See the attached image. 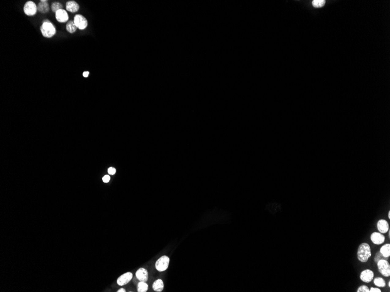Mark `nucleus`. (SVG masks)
I'll return each mask as SVG.
<instances>
[{
    "label": "nucleus",
    "mask_w": 390,
    "mask_h": 292,
    "mask_svg": "<svg viewBox=\"0 0 390 292\" xmlns=\"http://www.w3.org/2000/svg\"><path fill=\"white\" fill-rule=\"evenodd\" d=\"M371 247L367 243H363L360 244L358 249L357 257L358 260L362 262H367L371 257Z\"/></svg>",
    "instance_id": "obj_1"
},
{
    "label": "nucleus",
    "mask_w": 390,
    "mask_h": 292,
    "mask_svg": "<svg viewBox=\"0 0 390 292\" xmlns=\"http://www.w3.org/2000/svg\"><path fill=\"white\" fill-rule=\"evenodd\" d=\"M40 29L43 36L46 38H51L56 33V29L55 26L47 19L44 20Z\"/></svg>",
    "instance_id": "obj_2"
},
{
    "label": "nucleus",
    "mask_w": 390,
    "mask_h": 292,
    "mask_svg": "<svg viewBox=\"0 0 390 292\" xmlns=\"http://www.w3.org/2000/svg\"><path fill=\"white\" fill-rule=\"evenodd\" d=\"M378 270L384 277H389L390 276V263L384 259H381L377 262Z\"/></svg>",
    "instance_id": "obj_3"
},
{
    "label": "nucleus",
    "mask_w": 390,
    "mask_h": 292,
    "mask_svg": "<svg viewBox=\"0 0 390 292\" xmlns=\"http://www.w3.org/2000/svg\"><path fill=\"white\" fill-rule=\"evenodd\" d=\"M38 11V5L32 1H27L24 6V12L27 16H34Z\"/></svg>",
    "instance_id": "obj_4"
},
{
    "label": "nucleus",
    "mask_w": 390,
    "mask_h": 292,
    "mask_svg": "<svg viewBox=\"0 0 390 292\" xmlns=\"http://www.w3.org/2000/svg\"><path fill=\"white\" fill-rule=\"evenodd\" d=\"M170 258L167 256L164 255L157 261L156 263V268L159 272H163L168 268Z\"/></svg>",
    "instance_id": "obj_5"
},
{
    "label": "nucleus",
    "mask_w": 390,
    "mask_h": 292,
    "mask_svg": "<svg viewBox=\"0 0 390 292\" xmlns=\"http://www.w3.org/2000/svg\"><path fill=\"white\" fill-rule=\"evenodd\" d=\"M73 20L77 29L80 30H84L88 26V20L82 15H76Z\"/></svg>",
    "instance_id": "obj_6"
},
{
    "label": "nucleus",
    "mask_w": 390,
    "mask_h": 292,
    "mask_svg": "<svg viewBox=\"0 0 390 292\" xmlns=\"http://www.w3.org/2000/svg\"><path fill=\"white\" fill-rule=\"evenodd\" d=\"M374 276V272L371 271V269H367L361 272L360 275V279L362 282L368 283H370L373 280Z\"/></svg>",
    "instance_id": "obj_7"
},
{
    "label": "nucleus",
    "mask_w": 390,
    "mask_h": 292,
    "mask_svg": "<svg viewBox=\"0 0 390 292\" xmlns=\"http://www.w3.org/2000/svg\"><path fill=\"white\" fill-rule=\"evenodd\" d=\"M371 242L376 245H381L383 244L385 237L383 234L380 232H373L370 235Z\"/></svg>",
    "instance_id": "obj_8"
},
{
    "label": "nucleus",
    "mask_w": 390,
    "mask_h": 292,
    "mask_svg": "<svg viewBox=\"0 0 390 292\" xmlns=\"http://www.w3.org/2000/svg\"><path fill=\"white\" fill-rule=\"evenodd\" d=\"M55 17L57 20L60 23H64L69 20V15L67 11L63 9H60L55 13Z\"/></svg>",
    "instance_id": "obj_9"
},
{
    "label": "nucleus",
    "mask_w": 390,
    "mask_h": 292,
    "mask_svg": "<svg viewBox=\"0 0 390 292\" xmlns=\"http://www.w3.org/2000/svg\"><path fill=\"white\" fill-rule=\"evenodd\" d=\"M133 274L131 272H126L121 275L117 280V283L119 286H124L127 284L132 279Z\"/></svg>",
    "instance_id": "obj_10"
},
{
    "label": "nucleus",
    "mask_w": 390,
    "mask_h": 292,
    "mask_svg": "<svg viewBox=\"0 0 390 292\" xmlns=\"http://www.w3.org/2000/svg\"><path fill=\"white\" fill-rule=\"evenodd\" d=\"M377 228L380 233L384 234L388 232L389 229V224L385 219H380L377 223Z\"/></svg>",
    "instance_id": "obj_11"
},
{
    "label": "nucleus",
    "mask_w": 390,
    "mask_h": 292,
    "mask_svg": "<svg viewBox=\"0 0 390 292\" xmlns=\"http://www.w3.org/2000/svg\"><path fill=\"white\" fill-rule=\"evenodd\" d=\"M136 276L137 278V279L140 280V282H145L148 280V272L147 271L143 268H141L139 269L136 273Z\"/></svg>",
    "instance_id": "obj_12"
},
{
    "label": "nucleus",
    "mask_w": 390,
    "mask_h": 292,
    "mask_svg": "<svg viewBox=\"0 0 390 292\" xmlns=\"http://www.w3.org/2000/svg\"><path fill=\"white\" fill-rule=\"evenodd\" d=\"M66 8L67 11L70 13H75L80 9V5L75 1H69L66 2Z\"/></svg>",
    "instance_id": "obj_13"
},
{
    "label": "nucleus",
    "mask_w": 390,
    "mask_h": 292,
    "mask_svg": "<svg viewBox=\"0 0 390 292\" xmlns=\"http://www.w3.org/2000/svg\"><path fill=\"white\" fill-rule=\"evenodd\" d=\"M49 9H50V6H49V3L47 2V1L42 0L38 4V11H39L40 13H46L49 11Z\"/></svg>",
    "instance_id": "obj_14"
},
{
    "label": "nucleus",
    "mask_w": 390,
    "mask_h": 292,
    "mask_svg": "<svg viewBox=\"0 0 390 292\" xmlns=\"http://www.w3.org/2000/svg\"><path fill=\"white\" fill-rule=\"evenodd\" d=\"M380 253L382 255V256L385 258H389L390 256V244H385L380 248Z\"/></svg>",
    "instance_id": "obj_15"
},
{
    "label": "nucleus",
    "mask_w": 390,
    "mask_h": 292,
    "mask_svg": "<svg viewBox=\"0 0 390 292\" xmlns=\"http://www.w3.org/2000/svg\"><path fill=\"white\" fill-rule=\"evenodd\" d=\"M152 288L156 292H162L164 289V283L163 280L161 279L156 280L152 285Z\"/></svg>",
    "instance_id": "obj_16"
},
{
    "label": "nucleus",
    "mask_w": 390,
    "mask_h": 292,
    "mask_svg": "<svg viewBox=\"0 0 390 292\" xmlns=\"http://www.w3.org/2000/svg\"><path fill=\"white\" fill-rule=\"evenodd\" d=\"M77 29V27H76L73 20H70L69 21H68L66 25V30L67 32L69 33H74V32H76Z\"/></svg>",
    "instance_id": "obj_17"
},
{
    "label": "nucleus",
    "mask_w": 390,
    "mask_h": 292,
    "mask_svg": "<svg viewBox=\"0 0 390 292\" xmlns=\"http://www.w3.org/2000/svg\"><path fill=\"white\" fill-rule=\"evenodd\" d=\"M374 284L378 287H384L386 286V283L385 280L381 277H377L373 280Z\"/></svg>",
    "instance_id": "obj_18"
},
{
    "label": "nucleus",
    "mask_w": 390,
    "mask_h": 292,
    "mask_svg": "<svg viewBox=\"0 0 390 292\" xmlns=\"http://www.w3.org/2000/svg\"><path fill=\"white\" fill-rule=\"evenodd\" d=\"M51 9L53 13H56L60 9H63V5L59 2H53L51 5Z\"/></svg>",
    "instance_id": "obj_19"
},
{
    "label": "nucleus",
    "mask_w": 390,
    "mask_h": 292,
    "mask_svg": "<svg viewBox=\"0 0 390 292\" xmlns=\"http://www.w3.org/2000/svg\"><path fill=\"white\" fill-rule=\"evenodd\" d=\"M148 286L144 282H140L137 285V292H146L148 290Z\"/></svg>",
    "instance_id": "obj_20"
},
{
    "label": "nucleus",
    "mask_w": 390,
    "mask_h": 292,
    "mask_svg": "<svg viewBox=\"0 0 390 292\" xmlns=\"http://www.w3.org/2000/svg\"><path fill=\"white\" fill-rule=\"evenodd\" d=\"M313 5L315 8H321L325 4V1L324 0H314L312 2Z\"/></svg>",
    "instance_id": "obj_21"
},
{
    "label": "nucleus",
    "mask_w": 390,
    "mask_h": 292,
    "mask_svg": "<svg viewBox=\"0 0 390 292\" xmlns=\"http://www.w3.org/2000/svg\"><path fill=\"white\" fill-rule=\"evenodd\" d=\"M357 292H369V288L368 286L366 285H362L360 286L357 290Z\"/></svg>",
    "instance_id": "obj_22"
},
{
    "label": "nucleus",
    "mask_w": 390,
    "mask_h": 292,
    "mask_svg": "<svg viewBox=\"0 0 390 292\" xmlns=\"http://www.w3.org/2000/svg\"><path fill=\"white\" fill-rule=\"evenodd\" d=\"M381 257H382V255L381 254V253H380V252H379V253H377V254H376V256H375V257H374V261H375V262L377 263L378 261L380 260H381V259H382V258H381Z\"/></svg>",
    "instance_id": "obj_23"
},
{
    "label": "nucleus",
    "mask_w": 390,
    "mask_h": 292,
    "mask_svg": "<svg viewBox=\"0 0 390 292\" xmlns=\"http://www.w3.org/2000/svg\"><path fill=\"white\" fill-rule=\"evenodd\" d=\"M107 172H108V173H109V174L113 175V174H114L116 173V169H115L114 168H113V167H110V168H109V169H108Z\"/></svg>",
    "instance_id": "obj_24"
},
{
    "label": "nucleus",
    "mask_w": 390,
    "mask_h": 292,
    "mask_svg": "<svg viewBox=\"0 0 390 292\" xmlns=\"http://www.w3.org/2000/svg\"><path fill=\"white\" fill-rule=\"evenodd\" d=\"M110 179H111V177H110V176L109 175H105V176H103V177L102 178L103 181L104 183H108L110 181Z\"/></svg>",
    "instance_id": "obj_25"
},
{
    "label": "nucleus",
    "mask_w": 390,
    "mask_h": 292,
    "mask_svg": "<svg viewBox=\"0 0 390 292\" xmlns=\"http://www.w3.org/2000/svg\"><path fill=\"white\" fill-rule=\"evenodd\" d=\"M369 292H381V290L378 287H371L369 289Z\"/></svg>",
    "instance_id": "obj_26"
},
{
    "label": "nucleus",
    "mask_w": 390,
    "mask_h": 292,
    "mask_svg": "<svg viewBox=\"0 0 390 292\" xmlns=\"http://www.w3.org/2000/svg\"><path fill=\"white\" fill-rule=\"evenodd\" d=\"M82 75H83V76H84L85 78L88 77V75H89V72H88V71H85V72L82 74Z\"/></svg>",
    "instance_id": "obj_27"
},
{
    "label": "nucleus",
    "mask_w": 390,
    "mask_h": 292,
    "mask_svg": "<svg viewBox=\"0 0 390 292\" xmlns=\"http://www.w3.org/2000/svg\"><path fill=\"white\" fill-rule=\"evenodd\" d=\"M117 292H126V290H125V289H123V288H122V289H119V290H118V291H117Z\"/></svg>",
    "instance_id": "obj_28"
},
{
    "label": "nucleus",
    "mask_w": 390,
    "mask_h": 292,
    "mask_svg": "<svg viewBox=\"0 0 390 292\" xmlns=\"http://www.w3.org/2000/svg\"><path fill=\"white\" fill-rule=\"evenodd\" d=\"M388 219H390V211L388 212Z\"/></svg>",
    "instance_id": "obj_29"
},
{
    "label": "nucleus",
    "mask_w": 390,
    "mask_h": 292,
    "mask_svg": "<svg viewBox=\"0 0 390 292\" xmlns=\"http://www.w3.org/2000/svg\"><path fill=\"white\" fill-rule=\"evenodd\" d=\"M388 287H390V281H389V282H388Z\"/></svg>",
    "instance_id": "obj_30"
}]
</instances>
